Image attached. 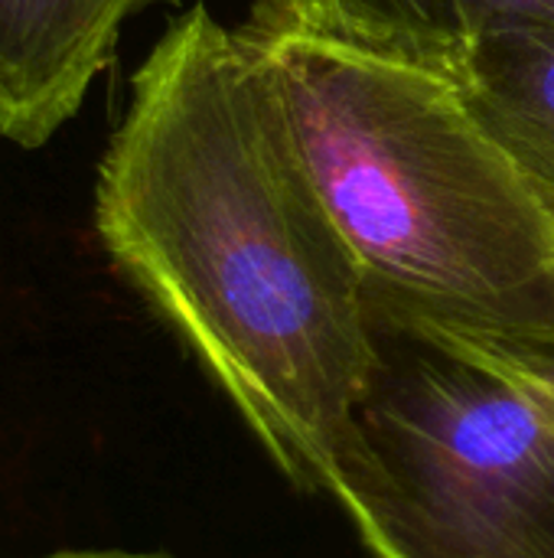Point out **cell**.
Returning <instances> with one entry per match:
<instances>
[{
	"label": "cell",
	"mask_w": 554,
	"mask_h": 558,
	"mask_svg": "<svg viewBox=\"0 0 554 558\" xmlns=\"http://www.w3.org/2000/svg\"><path fill=\"white\" fill-rule=\"evenodd\" d=\"M114 268L304 490H336L379 347L258 39L202 3L131 78L95 183Z\"/></svg>",
	"instance_id": "6da1fadb"
},
{
	"label": "cell",
	"mask_w": 554,
	"mask_h": 558,
	"mask_svg": "<svg viewBox=\"0 0 554 558\" xmlns=\"http://www.w3.org/2000/svg\"><path fill=\"white\" fill-rule=\"evenodd\" d=\"M258 46L372 320L554 363V216L457 85L317 39Z\"/></svg>",
	"instance_id": "7a4b0ae2"
},
{
	"label": "cell",
	"mask_w": 554,
	"mask_h": 558,
	"mask_svg": "<svg viewBox=\"0 0 554 558\" xmlns=\"http://www.w3.org/2000/svg\"><path fill=\"white\" fill-rule=\"evenodd\" d=\"M376 324L333 500L379 558H554V425L493 353Z\"/></svg>",
	"instance_id": "3957f363"
},
{
	"label": "cell",
	"mask_w": 554,
	"mask_h": 558,
	"mask_svg": "<svg viewBox=\"0 0 554 558\" xmlns=\"http://www.w3.org/2000/svg\"><path fill=\"white\" fill-rule=\"evenodd\" d=\"M150 0H0V137L42 147L114 59Z\"/></svg>",
	"instance_id": "277c9868"
},
{
	"label": "cell",
	"mask_w": 554,
	"mask_h": 558,
	"mask_svg": "<svg viewBox=\"0 0 554 558\" xmlns=\"http://www.w3.org/2000/svg\"><path fill=\"white\" fill-rule=\"evenodd\" d=\"M454 85L554 216V26L477 33Z\"/></svg>",
	"instance_id": "5b68a950"
},
{
	"label": "cell",
	"mask_w": 554,
	"mask_h": 558,
	"mask_svg": "<svg viewBox=\"0 0 554 558\" xmlns=\"http://www.w3.org/2000/svg\"><path fill=\"white\" fill-rule=\"evenodd\" d=\"M242 29L258 39H317L451 82L473 46L467 0H258Z\"/></svg>",
	"instance_id": "8992f818"
},
{
	"label": "cell",
	"mask_w": 554,
	"mask_h": 558,
	"mask_svg": "<svg viewBox=\"0 0 554 558\" xmlns=\"http://www.w3.org/2000/svg\"><path fill=\"white\" fill-rule=\"evenodd\" d=\"M473 36L506 26H554V0H467Z\"/></svg>",
	"instance_id": "52a82bcc"
},
{
	"label": "cell",
	"mask_w": 554,
	"mask_h": 558,
	"mask_svg": "<svg viewBox=\"0 0 554 558\" xmlns=\"http://www.w3.org/2000/svg\"><path fill=\"white\" fill-rule=\"evenodd\" d=\"M464 343V340H460ZM473 347V343H470ZM477 350H487V347H477ZM487 353H493L496 360H503L522 383H526V389L535 396V402L542 405V412L549 415V422L554 425V373L552 369H542V366H532V363H522V360H516V356H509V353H500V350H487Z\"/></svg>",
	"instance_id": "ba28073f"
},
{
	"label": "cell",
	"mask_w": 554,
	"mask_h": 558,
	"mask_svg": "<svg viewBox=\"0 0 554 558\" xmlns=\"http://www.w3.org/2000/svg\"><path fill=\"white\" fill-rule=\"evenodd\" d=\"M52 558H137V556H52Z\"/></svg>",
	"instance_id": "9c48e42d"
},
{
	"label": "cell",
	"mask_w": 554,
	"mask_h": 558,
	"mask_svg": "<svg viewBox=\"0 0 554 558\" xmlns=\"http://www.w3.org/2000/svg\"><path fill=\"white\" fill-rule=\"evenodd\" d=\"M522 363H526V360H522ZM532 366H539V363H532ZM542 369H552V373H554V363H545Z\"/></svg>",
	"instance_id": "30bf717a"
}]
</instances>
